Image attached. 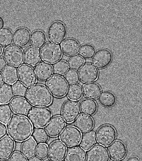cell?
I'll list each match as a JSON object with an SVG mask.
<instances>
[{"label":"cell","instance_id":"cell-1","mask_svg":"<svg viewBox=\"0 0 142 161\" xmlns=\"http://www.w3.org/2000/svg\"><path fill=\"white\" fill-rule=\"evenodd\" d=\"M9 136L17 142H23L29 139L33 131L32 124L26 117L16 115L13 116L7 125Z\"/></svg>","mask_w":142,"mask_h":161},{"label":"cell","instance_id":"cell-2","mask_svg":"<svg viewBox=\"0 0 142 161\" xmlns=\"http://www.w3.org/2000/svg\"><path fill=\"white\" fill-rule=\"evenodd\" d=\"M25 97L32 105L44 107L50 105L53 101V97L47 88L42 84H36L27 90Z\"/></svg>","mask_w":142,"mask_h":161},{"label":"cell","instance_id":"cell-3","mask_svg":"<svg viewBox=\"0 0 142 161\" xmlns=\"http://www.w3.org/2000/svg\"><path fill=\"white\" fill-rule=\"evenodd\" d=\"M29 119L35 127L42 128L46 127L50 122L52 113L45 107H33L28 114Z\"/></svg>","mask_w":142,"mask_h":161},{"label":"cell","instance_id":"cell-4","mask_svg":"<svg viewBox=\"0 0 142 161\" xmlns=\"http://www.w3.org/2000/svg\"><path fill=\"white\" fill-rule=\"evenodd\" d=\"M46 86L51 94L57 98L65 96L68 89V85L65 79L57 75L52 76L47 80Z\"/></svg>","mask_w":142,"mask_h":161},{"label":"cell","instance_id":"cell-5","mask_svg":"<svg viewBox=\"0 0 142 161\" xmlns=\"http://www.w3.org/2000/svg\"><path fill=\"white\" fill-rule=\"evenodd\" d=\"M41 58L44 62L53 64L60 60L63 53L59 45L49 42L45 44L41 49Z\"/></svg>","mask_w":142,"mask_h":161},{"label":"cell","instance_id":"cell-6","mask_svg":"<svg viewBox=\"0 0 142 161\" xmlns=\"http://www.w3.org/2000/svg\"><path fill=\"white\" fill-rule=\"evenodd\" d=\"M82 137L81 131L72 126H68L64 128L60 136L61 141L66 146L70 147L79 145Z\"/></svg>","mask_w":142,"mask_h":161},{"label":"cell","instance_id":"cell-7","mask_svg":"<svg viewBox=\"0 0 142 161\" xmlns=\"http://www.w3.org/2000/svg\"><path fill=\"white\" fill-rule=\"evenodd\" d=\"M67 28L64 24L61 22L56 21L49 26L47 32L49 40L55 44L61 43L66 37Z\"/></svg>","mask_w":142,"mask_h":161},{"label":"cell","instance_id":"cell-8","mask_svg":"<svg viewBox=\"0 0 142 161\" xmlns=\"http://www.w3.org/2000/svg\"><path fill=\"white\" fill-rule=\"evenodd\" d=\"M4 56L8 65L14 67L20 66L24 62V55L22 50L14 45H11L5 49Z\"/></svg>","mask_w":142,"mask_h":161},{"label":"cell","instance_id":"cell-9","mask_svg":"<svg viewBox=\"0 0 142 161\" xmlns=\"http://www.w3.org/2000/svg\"><path fill=\"white\" fill-rule=\"evenodd\" d=\"M117 136V131L112 126L106 125L98 129L97 132V140L100 145L108 146L114 142Z\"/></svg>","mask_w":142,"mask_h":161},{"label":"cell","instance_id":"cell-10","mask_svg":"<svg viewBox=\"0 0 142 161\" xmlns=\"http://www.w3.org/2000/svg\"><path fill=\"white\" fill-rule=\"evenodd\" d=\"M80 110V105L78 102L68 101L63 105L62 110V117L67 123H72L79 115Z\"/></svg>","mask_w":142,"mask_h":161},{"label":"cell","instance_id":"cell-11","mask_svg":"<svg viewBox=\"0 0 142 161\" xmlns=\"http://www.w3.org/2000/svg\"><path fill=\"white\" fill-rule=\"evenodd\" d=\"M18 73L20 81L26 87H30L36 83V73L31 66L25 64L21 65L18 69Z\"/></svg>","mask_w":142,"mask_h":161},{"label":"cell","instance_id":"cell-12","mask_svg":"<svg viewBox=\"0 0 142 161\" xmlns=\"http://www.w3.org/2000/svg\"><path fill=\"white\" fill-rule=\"evenodd\" d=\"M79 74L81 81L86 84L96 81L98 77L99 71L93 64L86 63L80 69Z\"/></svg>","mask_w":142,"mask_h":161},{"label":"cell","instance_id":"cell-13","mask_svg":"<svg viewBox=\"0 0 142 161\" xmlns=\"http://www.w3.org/2000/svg\"><path fill=\"white\" fill-rule=\"evenodd\" d=\"M112 59V53L106 49H101L95 53L92 60L93 64L97 69H102L106 68Z\"/></svg>","mask_w":142,"mask_h":161},{"label":"cell","instance_id":"cell-14","mask_svg":"<svg viewBox=\"0 0 142 161\" xmlns=\"http://www.w3.org/2000/svg\"><path fill=\"white\" fill-rule=\"evenodd\" d=\"M10 105L12 110L14 113L24 116L28 115L32 108L29 101L22 97L13 98L10 101Z\"/></svg>","mask_w":142,"mask_h":161},{"label":"cell","instance_id":"cell-15","mask_svg":"<svg viewBox=\"0 0 142 161\" xmlns=\"http://www.w3.org/2000/svg\"><path fill=\"white\" fill-rule=\"evenodd\" d=\"M66 125V122L60 116H56L50 120L45 129L48 135L51 137L59 136Z\"/></svg>","mask_w":142,"mask_h":161},{"label":"cell","instance_id":"cell-16","mask_svg":"<svg viewBox=\"0 0 142 161\" xmlns=\"http://www.w3.org/2000/svg\"><path fill=\"white\" fill-rule=\"evenodd\" d=\"M67 152L66 146L61 141H56L50 145L48 157L51 161H61L65 157Z\"/></svg>","mask_w":142,"mask_h":161},{"label":"cell","instance_id":"cell-17","mask_svg":"<svg viewBox=\"0 0 142 161\" xmlns=\"http://www.w3.org/2000/svg\"><path fill=\"white\" fill-rule=\"evenodd\" d=\"M86 159L87 161H109L110 156L105 146L97 144L88 151Z\"/></svg>","mask_w":142,"mask_h":161},{"label":"cell","instance_id":"cell-18","mask_svg":"<svg viewBox=\"0 0 142 161\" xmlns=\"http://www.w3.org/2000/svg\"><path fill=\"white\" fill-rule=\"evenodd\" d=\"M31 34L27 28H21L17 29L13 36V42L14 44L19 47H27L30 42Z\"/></svg>","mask_w":142,"mask_h":161},{"label":"cell","instance_id":"cell-19","mask_svg":"<svg viewBox=\"0 0 142 161\" xmlns=\"http://www.w3.org/2000/svg\"><path fill=\"white\" fill-rule=\"evenodd\" d=\"M15 142L10 136H6L0 140V159H8L15 149Z\"/></svg>","mask_w":142,"mask_h":161},{"label":"cell","instance_id":"cell-20","mask_svg":"<svg viewBox=\"0 0 142 161\" xmlns=\"http://www.w3.org/2000/svg\"><path fill=\"white\" fill-rule=\"evenodd\" d=\"M109 156L115 160L123 159L127 154L126 146L124 143L119 140L114 142L108 147Z\"/></svg>","mask_w":142,"mask_h":161},{"label":"cell","instance_id":"cell-21","mask_svg":"<svg viewBox=\"0 0 142 161\" xmlns=\"http://www.w3.org/2000/svg\"><path fill=\"white\" fill-rule=\"evenodd\" d=\"M37 78L41 81H46L52 76L53 71V67L50 64L41 62L37 64L35 68Z\"/></svg>","mask_w":142,"mask_h":161},{"label":"cell","instance_id":"cell-22","mask_svg":"<svg viewBox=\"0 0 142 161\" xmlns=\"http://www.w3.org/2000/svg\"><path fill=\"white\" fill-rule=\"evenodd\" d=\"M61 48L64 55L68 57H73L78 54L80 45L76 40L69 38L64 40L62 43Z\"/></svg>","mask_w":142,"mask_h":161},{"label":"cell","instance_id":"cell-23","mask_svg":"<svg viewBox=\"0 0 142 161\" xmlns=\"http://www.w3.org/2000/svg\"><path fill=\"white\" fill-rule=\"evenodd\" d=\"M75 125L80 131L86 132L91 130L94 128V120L90 116L82 114L75 119Z\"/></svg>","mask_w":142,"mask_h":161},{"label":"cell","instance_id":"cell-24","mask_svg":"<svg viewBox=\"0 0 142 161\" xmlns=\"http://www.w3.org/2000/svg\"><path fill=\"white\" fill-rule=\"evenodd\" d=\"M41 52L39 49L30 47L25 51L24 60L27 65L35 66L40 63L41 61Z\"/></svg>","mask_w":142,"mask_h":161},{"label":"cell","instance_id":"cell-25","mask_svg":"<svg viewBox=\"0 0 142 161\" xmlns=\"http://www.w3.org/2000/svg\"><path fill=\"white\" fill-rule=\"evenodd\" d=\"M86 159L85 151L79 146L69 147L65 156L66 161H86Z\"/></svg>","mask_w":142,"mask_h":161},{"label":"cell","instance_id":"cell-26","mask_svg":"<svg viewBox=\"0 0 142 161\" xmlns=\"http://www.w3.org/2000/svg\"><path fill=\"white\" fill-rule=\"evenodd\" d=\"M37 148L36 142L32 137H30L23 142L21 147V151L26 158H31L36 155Z\"/></svg>","mask_w":142,"mask_h":161},{"label":"cell","instance_id":"cell-27","mask_svg":"<svg viewBox=\"0 0 142 161\" xmlns=\"http://www.w3.org/2000/svg\"><path fill=\"white\" fill-rule=\"evenodd\" d=\"M97 142V132L94 130L85 133L82 137L80 145L83 150L88 151L95 145Z\"/></svg>","mask_w":142,"mask_h":161},{"label":"cell","instance_id":"cell-28","mask_svg":"<svg viewBox=\"0 0 142 161\" xmlns=\"http://www.w3.org/2000/svg\"><path fill=\"white\" fill-rule=\"evenodd\" d=\"M83 93L85 97L92 100L97 99L100 96L101 89L96 83H90L85 85L83 87Z\"/></svg>","mask_w":142,"mask_h":161},{"label":"cell","instance_id":"cell-29","mask_svg":"<svg viewBox=\"0 0 142 161\" xmlns=\"http://www.w3.org/2000/svg\"><path fill=\"white\" fill-rule=\"evenodd\" d=\"M4 81L8 84H14L18 79V70L15 67L7 65L2 71Z\"/></svg>","mask_w":142,"mask_h":161},{"label":"cell","instance_id":"cell-30","mask_svg":"<svg viewBox=\"0 0 142 161\" xmlns=\"http://www.w3.org/2000/svg\"><path fill=\"white\" fill-rule=\"evenodd\" d=\"M46 37L45 33L40 30L34 31L32 34L30 43L32 47L39 49L45 45Z\"/></svg>","mask_w":142,"mask_h":161},{"label":"cell","instance_id":"cell-31","mask_svg":"<svg viewBox=\"0 0 142 161\" xmlns=\"http://www.w3.org/2000/svg\"><path fill=\"white\" fill-rule=\"evenodd\" d=\"M14 93L12 86L4 84L0 87V103L6 104L11 101L14 97Z\"/></svg>","mask_w":142,"mask_h":161},{"label":"cell","instance_id":"cell-32","mask_svg":"<svg viewBox=\"0 0 142 161\" xmlns=\"http://www.w3.org/2000/svg\"><path fill=\"white\" fill-rule=\"evenodd\" d=\"M80 110L83 114L89 116H92L96 112L97 105L95 101L90 99L83 100L80 105Z\"/></svg>","mask_w":142,"mask_h":161},{"label":"cell","instance_id":"cell-33","mask_svg":"<svg viewBox=\"0 0 142 161\" xmlns=\"http://www.w3.org/2000/svg\"><path fill=\"white\" fill-rule=\"evenodd\" d=\"M98 101L102 106L106 108H110L114 105L117 102V99L112 93L105 91L101 93Z\"/></svg>","mask_w":142,"mask_h":161},{"label":"cell","instance_id":"cell-34","mask_svg":"<svg viewBox=\"0 0 142 161\" xmlns=\"http://www.w3.org/2000/svg\"><path fill=\"white\" fill-rule=\"evenodd\" d=\"M13 34L12 31L7 28H4L0 30V45L6 48L12 43Z\"/></svg>","mask_w":142,"mask_h":161},{"label":"cell","instance_id":"cell-35","mask_svg":"<svg viewBox=\"0 0 142 161\" xmlns=\"http://www.w3.org/2000/svg\"><path fill=\"white\" fill-rule=\"evenodd\" d=\"M83 95L82 88L78 84L72 85L68 89L67 95L71 100L78 101L81 98Z\"/></svg>","mask_w":142,"mask_h":161},{"label":"cell","instance_id":"cell-36","mask_svg":"<svg viewBox=\"0 0 142 161\" xmlns=\"http://www.w3.org/2000/svg\"><path fill=\"white\" fill-rule=\"evenodd\" d=\"M33 138L39 144H45L49 139V136L46 130L43 128H36L32 133Z\"/></svg>","mask_w":142,"mask_h":161},{"label":"cell","instance_id":"cell-37","mask_svg":"<svg viewBox=\"0 0 142 161\" xmlns=\"http://www.w3.org/2000/svg\"><path fill=\"white\" fill-rule=\"evenodd\" d=\"M12 110L8 104L0 106V122L4 125L8 124L12 116Z\"/></svg>","mask_w":142,"mask_h":161},{"label":"cell","instance_id":"cell-38","mask_svg":"<svg viewBox=\"0 0 142 161\" xmlns=\"http://www.w3.org/2000/svg\"><path fill=\"white\" fill-rule=\"evenodd\" d=\"M96 53L95 48L92 45L84 44L80 47L79 54L81 57L86 59L92 58Z\"/></svg>","mask_w":142,"mask_h":161},{"label":"cell","instance_id":"cell-39","mask_svg":"<svg viewBox=\"0 0 142 161\" xmlns=\"http://www.w3.org/2000/svg\"><path fill=\"white\" fill-rule=\"evenodd\" d=\"M53 68V73L56 75L60 76L65 74L68 71L69 67L66 61L60 60L54 64Z\"/></svg>","mask_w":142,"mask_h":161},{"label":"cell","instance_id":"cell-40","mask_svg":"<svg viewBox=\"0 0 142 161\" xmlns=\"http://www.w3.org/2000/svg\"><path fill=\"white\" fill-rule=\"evenodd\" d=\"M85 63V60L83 58L79 55H75L69 59L68 64L70 69L76 70L80 69Z\"/></svg>","mask_w":142,"mask_h":161},{"label":"cell","instance_id":"cell-41","mask_svg":"<svg viewBox=\"0 0 142 161\" xmlns=\"http://www.w3.org/2000/svg\"><path fill=\"white\" fill-rule=\"evenodd\" d=\"M14 94L17 97H24L26 94L27 88L21 82H16L12 86Z\"/></svg>","mask_w":142,"mask_h":161},{"label":"cell","instance_id":"cell-42","mask_svg":"<svg viewBox=\"0 0 142 161\" xmlns=\"http://www.w3.org/2000/svg\"><path fill=\"white\" fill-rule=\"evenodd\" d=\"M64 78L68 84L71 85L78 83L80 80L78 72L72 69L68 71L64 76Z\"/></svg>","mask_w":142,"mask_h":161},{"label":"cell","instance_id":"cell-43","mask_svg":"<svg viewBox=\"0 0 142 161\" xmlns=\"http://www.w3.org/2000/svg\"><path fill=\"white\" fill-rule=\"evenodd\" d=\"M48 147L46 144H39L38 145L36 151V154L38 158L45 159L48 156Z\"/></svg>","mask_w":142,"mask_h":161},{"label":"cell","instance_id":"cell-44","mask_svg":"<svg viewBox=\"0 0 142 161\" xmlns=\"http://www.w3.org/2000/svg\"><path fill=\"white\" fill-rule=\"evenodd\" d=\"M9 161H28V160L22 153L15 152L11 155Z\"/></svg>","mask_w":142,"mask_h":161},{"label":"cell","instance_id":"cell-45","mask_svg":"<svg viewBox=\"0 0 142 161\" xmlns=\"http://www.w3.org/2000/svg\"><path fill=\"white\" fill-rule=\"evenodd\" d=\"M7 133L6 126L4 124L0 122V140L6 136Z\"/></svg>","mask_w":142,"mask_h":161},{"label":"cell","instance_id":"cell-46","mask_svg":"<svg viewBox=\"0 0 142 161\" xmlns=\"http://www.w3.org/2000/svg\"><path fill=\"white\" fill-rule=\"evenodd\" d=\"M7 65V62L3 57H0V71L3 70Z\"/></svg>","mask_w":142,"mask_h":161},{"label":"cell","instance_id":"cell-47","mask_svg":"<svg viewBox=\"0 0 142 161\" xmlns=\"http://www.w3.org/2000/svg\"><path fill=\"white\" fill-rule=\"evenodd\" d=\"M4 25V22L3 18L0 16V30L3 29Z\"/></svg>","mask_w":142,"mask_h":161},{"label":"cell","instance_id":"cell-48","mask_svg":"<svg viewBox=\"0 0 142 161\" xmlns=\"http://www.w3.org/2000/svg\"><path fill=\"white\" fill-rule=\"evenodd\" d=\"M29 161H43L41 159L38 158L37 157H34L31 158H30Z\"/></svg>","mask_w":142,"mask_h":161},{"label":"cell","instance_id":"cell-49","mask_svg":"<svg viewBox=\"0 0 142 161\" xmlns=\"http://www.w3.org/2000/svg\"><path fill=\"white\" fill-rule=\"evenodd\" d=\"M126 161H139V160L137 157L134 156L129 158Z\"/></svg>","mask_w":142,"mask_h":161},{"label":"cell","instance_id":"cell-50","mask_svg":"<svg viewBox=\"0 0 142 161\" xmlns=\"http://www.w3.org/2000/svg\"><path fill=\"white\" fill-rule=\"evenodd\" d=\"M4 83V80L2 74L0 73V87H1Z\"/></svg>","mask_w":142,"mask_h":161},{"label":"cell","instance_id":"cell-51","mask_svg":"<svg viewBox=\"0 0 142 161\" xmlns=\"http://www.w3.org/2000/svg\"><path fill=\"white\" fill-rule=\"evenodd\" d=\"M3 49L2 47L0 45V56H1L3 54Z\"/></svg>","mask_w":142,"mask_h":161},{"label":"cell","instance_id":"cell-52","mask_svg":"<svg viewBox=\"0 0 142 161\" xmlns=\"http://www.w3.org/2000/svg\"><path fill=\"white\" fill-rule=\"evenodd\" d=\"M0 161H8V160H1L0 159Z\"/></svg>","mask_w":142,"mask_h":161},{"label":"cell","instance_id":"cell-53","mask_svg":"<svg viewBox=\"0 0 142 161\" xmlns=\"http://www.w3.org/2000/svg\"><path fill=\"white\" fill-rule=\"evenodd\" d=\"M114 161H122L121 160H115Z\"/></svg>","mask_w":142,"mask_h":161},{"label":"cell","instance_id":"cell-54","mask_svg":"<svg viewBox=\"0 0 142 161\" xmlns=\"http://www.w3.org/2000/svg\"></svg>","mask_w":142,"mask_h":161},{"label":"cell","instance_id":"cell-55","mask_svg":"<svg viewBox=\"0 0 142 161\" xmlns=\"http://www.w3.org/2000/svg\"></svg>","mask_w":142,"mask_h":161}]
</instances>
